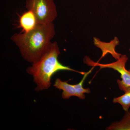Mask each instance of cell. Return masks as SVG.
I'll return each mask as SVG.
<instances>
[{
  "label": "cell",
  "mask_w": 130,
  "mask_h": 130,
  "mask_svg": "<svg viewBox=\"0 0 130 130\" xmlns=\"http://www.w3.org/2000/svg\"><path fill=\"white\" fill-rule=\"evenodd\" d=\"M94 67L88 72H86L81 81L76 85H71L68 83L67 81H61L60 78H57L55 80L54 86L60 90H63L62 97L64 99H69L72 96H77L81 100L86 98L85 94L91 93L90 89H85L83 85L85 80L90 73L92 71Z\"/></svg>",
  "instance_id": "5b68a950"
},
{
  "label": "cell",
  "mask_w": 130,
  "mask_h": 130,
  "mask_svg": "<svg viewBox=\"0 0 130 130\" xmlns=\"http://www.w3.org/2000/svg\"><path fill=\"white\" fill-rule=\"evenodd\" d=\"M60 53L57 42H52L50 48L44 55L27 68L26 72L32 76L33 81L36 85L35 89L36 91L47 90L51 86L52 76L59 71H70L83 75L86 73L62 64L58 59Z\"/></svg>",
  "instance_id": "7a4b0ae2"
},
{
  "label": "cell",
  "mask_w": 130,
  "mask_h": 130,
  "mask_svg": "<svg viewBox=\"0 0 130 130\" xmlns=\"http://www.w3.org/2000/svg\"><path fill=\"white\" fill-rule=\"evenodd\" d=\"M55 34L53 23L38 24L29 32L15 33L12 36L11 40L18 47L24 59L33 63L40 59L48 50Z\"/></svg>",
  "instance_id": "6da1fadb"
},
{
  "label": "cell",
  "mask_w": 130,
  "mask_h": 130,
  "mask_svg": "<svg viewBox=\"0 0 130 130\" xmlns=\"http://www.w3.org/2000/svg\"><path fill=\"white\" fill-rule=\"evenodd\" d=\"M19 23L23 29V32L30 31L38 24L36 17L34 13L30 10L25 12L20 16Z\"/></svg>",
  "instance_id": "52a82bcc"
},
{
  "label": "cell",
  "mask_w": 130,
  "mask_h": 130,
  "mask_svg": "<svg viewBox=\"0 0 130 130\" xmlns=\"http://www.w3.org/2000/svg\"><path fill=\"white\" fill-rule=\"evenodd\" d=\"M107 130H130V111H125L119 121L112 123L106 129Z\"/></svg>",
  "instance_id": "ba28073f"
},
{
  "label": "cell",
  "mask_w": 130,
  "mask_h": 130,
  "mask_svg": "<svg viewBox=\"0 0 130 130\" xmlns=\"http://www.w3.org/2000/svg\"><path fill=\"white\" fill-rule=\"evenodd\" d=\"M26 8L34 13L38 24L53 23L57 16V9L54 0H26Z\"/></svg>",
  "instance_id": "3957f363"
},
{
  "label": "cell",
  "mask_w": 130,
  "mask_h": 130,
  "mask_svg": "<svg viewBox=\"0 0 130 130\" xmlns=\"http://www.w3.org/2000/svg\"><path fill=\"white\" fill-rule=\"evenodd\" d=\"M129 51L130 52V48H129Z\"/></svg>",
  "instance_id": "30bf717a"
},
{
  "label": "cell",
  "mask_w": 130,
  "mask_h": 130,
  "mask_svg": "<svg viewBox=\"0 0 130 130\" xmlns=\"http://www.w3.org/2000/svg\"><path fill=\"white\" fill-rule=\"evenodd\" d=\"M93 40L95 45L101 49L102 51V55L98 61L108 54H111L112 56L117 60L122 55L115 51V47L119 43V41L118 37H115L113 40L108 43L102 42L99 38L95 37H94Z\"/></svg>",
  "instance_id": "8992f818"
},
{
  "label": "cell",
  "mask_w": 130,
  "mask_h": 130,
  "mask_svg": "<svg viewBox=\"0 0 130 130\" xmlns=\"http://www.w3.org/2000/svg\"><path fill=\"white\" fill-rule=\"evenodd\" d=\"M113 102L120 104L125 111H129L130 107V90L125 92L121 96L114 98Z\"/></svg>",
  "instance_id": "9c48e42d"
},
{
  "label": "cell",
  "mask_w": 130,
  "mask_h": 130,
  "mask_svg": "<svg viewBox=\"0 0 130 130\" xmlns=\"http://www.w3.org/2000/svg\"><path fill=\"white\" fill-rule=\"evenodd\" d=\"M128 60L125 55H121L115 62L109 64H100L91 60L89 57L86 56L84 59V62L89 66L99 67L100 68H109L113 69L120 73L121 80L118 79L117 83L119 88L124 93L130 90V70L126 68L125 66Z\"/></svg>",
  "instance_id": "277c9868"
}]
</instances>
